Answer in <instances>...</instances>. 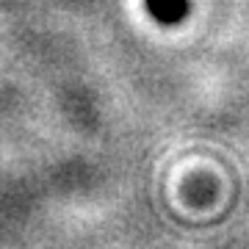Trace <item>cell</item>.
<instances>
[{
	"mask_svg": "<svg viewBox=\"0 0 249 249\" xmlns=\"http://www.w3.org/2000/svg\"><path fill=\"white\" fill-rule=\"evenodd\" d=\"M150 14L163 25H178L188 14V0H144Z\"/></svg>",
	"mask_w": 249,
	"mask_h": 249,
	"instance_id": "1",
	"label": "cell"
}]
</instances>
